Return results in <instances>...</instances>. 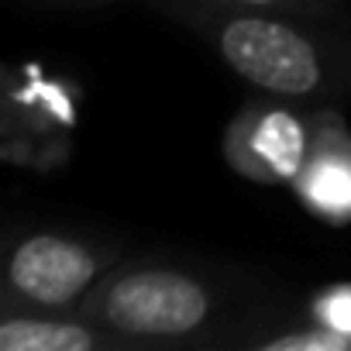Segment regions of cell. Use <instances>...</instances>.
I'll return each instance as SVG.
<instances>
[{
	"label": "cell",
	"instance_id": "obj_1",
	"mask_svg": "<svg viewBox=\"0 0 351 351\" xmlns=\"http://www.w3.org/2000/svg\"><path fill=\"white\" fill-rule=\"evenodd\" d=\"M255 90L282 100H337L351 93V35L327 18L169 4Z\"/></svg>",
	"mask_w": 351,
	"mask_h": 351
},
{
	"label": "cell",
	"instance_id": "obj_2",
	"mask_svg": "<svg viewBox=\"0 0 351 351\" xmlns=\"http://www.w3.org/2000/svg\"><path fill=\"white\" fill-rule=\"evenodd\" d=\"M86 320L134 341V344H176L197 341L214 327L221 300L214 286L176 265H114L76 306Z\"/></svg>",
	"mask_w": 351,
	"mask_h": 351
},
{
	"label": "cell",
	"instance_id": "obj_3",
	"mask_svg": "<svg viewBox=\"0 0 351 351\" xmlns=\"http://www.w3.org/2000/svg\"><path fill=\"white\" fill-rule=\"evenodd\" d=\"M114 269V252L62 231L21 234L4 252V310H76Z\"/></svg>",
	"mask_w": 351,
	"mask_h": 351
},
{
	"label": "cell",
	"instance_id": "obj_4",
	"mask_svg": "<svg viewBox=\"0 0 351 351\" xmlns=\"http://www.w3.org/2000/svg\"><path fill=\"white\" fill-rule=\"evenodd\" d=\"M313 138V114H300L282 97L248 100L224 128V162L258 186H293L303 172Z\"/></svg>",
	"mask_w": 351,
	"mask_h": 351
},
{
	"label": "cell",
	"instance_id": "obj_5",
	"mask_svg": "<svg viewBox=\"0 0 351 351\" xmlns=\"http://www.w3.org/2000/svg\"><path fill=\"white\" fill-rule=\"evenodd\" d=\"M293 190L310 214L330 224L351 221V131L337 110H313L310 155Z\"/></svg>",
	"mask_w": 351,
	"mask_h": 351
},
{
	"label": "cell",
	"instance_id": "obj_6",
	"mask_svg": "<svg viewBox=\"0 0 351 351\" xmlns=\"http://www.w3.org/2000/svg\"><path fill=\"white\" fill-rule=\"evenodd\" d=\"M131 344L134 341L86 320L83 313L4 310L0 317V351H107Z\"/></svg>",
	"mask_w": 351,
	"mask_h": 351
},
{
	"label": "cell",
	"instance_id": "obj_7",
	"mask_svg": "<svg viewBox=\"0 0 351 351\" xmlns=\"http://www.w3.org/2000/svg\"><path fill=\"white\" fill-rule=\"evenodd\" d=\"M28 73V69H25ZM4 114H25V124L32 134H42L45 141L56 138V131L73 128V97L59 80H42L38 73H28V80L8 76V97H4Z\"/></svg>",
	"mask_w": 351,
	"mask_h": 351
},
{
	"label": "cell",
	"instance_id": "obj_8",
	"mask_svg": "<svg viewBox=\"0 0 351 351\" xmlns=\"http://www.w3.org/2000/svg\"><path fill=\"white\" fill-rule=\"evenodd\" d=\"M255 348L258 351H351V337L310 320L306 327H293V330L262 337Z\"/></svg>",
	"mask_w": 351,
	"mask_h": 351
},
{
	"label": "cell",
	"instance_id": "obj_9",
	"mask_svg": "<svg viewBox=\"0 0 351 351\" xmlns=\"http://www.w3.org/2000/svg\"><path fill=\"white\" fill-rule=\"evenodd\" d=\"M169 4H210V8H238V11H276V14H300V18H330L334 0H158Z\"/></svg>",
	"mask_w": 351,
	"mask_h": 351
},
{
	"label": "cell",
	"instance_id": "obj_10",
	"mask_svg": "<svg viewBox=\"0 0 351 351\" xmlns=\"http://www.w3.org/2000/svg\"><path fill=\"white\" fill-rule=\"evenodd\" d=\"M310 320L337 330V334H348L351 337V286H330L324 289L313 306H310Z\"/></svg>",
	"mask_w": 351,
	"mask_h": 351
},
{
	"label": "cell",
	"instance_id": "obj_11",
	"mask_svg": "<svg viewBox=\"0 0 351 351\" xmlns=\"http://www.w3.org/2000/svg\"><path fill=\"white\" fill-rule=\"evenodd\" d=\"M56 4H76V8H104V4H114V0H56Z\"/></svg>",
	"mask_w": 351,
	"mask_h": 351
}]
</instances>
